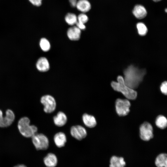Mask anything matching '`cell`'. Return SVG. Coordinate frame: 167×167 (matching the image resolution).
<instances>
[{
	"label": "cell",
	"mask_w": 167,
	"mask_h": 167,
	"mask_svg": "<svg viewBox=\"0 0 167 167\" xmlns=\"http://www.w3.org/2000/svg\"><path fill=\"white\" fill-rule=\"evenodd\" d=\"M146 72L144 69H140L133 65H131L124 71V82L130 88L135 89L142 82Z\"/></svg>",
	"instance_id": "1"
},
{
	"label": "cell",
	"mask_w": 167,
	"mask_h": 167,
	"mask_svg": "<svg viewBox=\"0 0 167 167\" xmlns=\"http://www.w3.org/2000/svg\"><path fill=\"white\" fill-rule=\"evenodd\" d=\"M117 81V82L113 81L111 83V86L114 90L121 92L128 99L134 100L136 98V92L126 85L122 76H118Z\"/></svg>",
	"instance_id": "2"
},
{
	"label": "cell",
	"mask_w": 167,
	"mask_h": 167,
	"mask_svg": "<svg viewBox=\"0 0 167 167\" xmlns=\"http://www.w3.org/2000/svg\"><path fill=\"white\" fill-rule=\"evenodd\" d=\"M30 120L27 117L20 118L18 121V127L20 133L24 137H32L36 133L37 127L34 125H30Z\"/></svg>",
	"instance_id": "3"
},
{
	"label": "cell",
	"mask_w": 167,
	"mask_h": 167,
	"mask_svg": "<svg viewBox=\"0 0 167 167\" xmlns=\"http://www.w3.org/2000/svg\"><path fill=\"white\" fill-rule=\"evenodd\" d=\"M32 142L37 150H45L49 145L48 138L43 134L36 133L32 137Z\"/></svg>",
	"instance_id": "4"
},
{
	"label": "cell",
	"mask_w": 167,
	"mask_h": 167,
	"mask_svg": "<svg viewBox=\"0 0 167 167\" xmlns=\"http://www.w3.org/2000/svg\"><path fill=\"white\" fill-rule=\"evenodd\" d=\"M41 102L44 105V110L47 113L53 112L56 108V102L54 98L49 95L43 96L41 98Z\"/></svg>",
	"instance_id": "5"
},
{
	"label": "cell",
	"mask_w": 167,
	"mask_h": 167,
	"mask_svg": "<svg viewBox=\"0 0 167 167\" xmlns=\"http://www.w3.org/2000/svg\"><path fill=\"white\" fill-rule=\"evenodd\" d=\"M131 103L127 99H117L115 102L116 112L119 116H125L130 112Z\"/></svg>",
	"instance_id": "6"
},
{
	"label": "cell",
	"mask_w": 167,
	"mask_h": 167,
	"mask_svg": "<svg viewBox=\"0 0 167 167\" xmlns=\"http://www.w3.org/2000/svg\"><path fill=\"white\" fill-rule=\"evenodd\" d=\"M140 137L144 141H148L153 137V128L151 125L147 122L142 124L140 127Z\"/></svg>",
	"instance_id": "7"
},
{
	"label": "cell",
	"mask_w": 167,
	"mask_h": 167,
	"mask_svg": "<svg viewBox=\"0 0 167 167\" xmlns=\"http://www.w3.org/2000/svg\"><path fill=\"white\" fill-rule=\"evenodd\" d=\"M70 133L73 137L79 140L84 138L87 135L85 129L79 125L72 126L71 129Z\"/></svg>",
	"instance_id": "8"
},
{
	"label": "cell",
	"mask_w": 167,
	"mask_h": 167,
	"mask_svg": "<svg viewBox=\"0 0 167 167\" xmlns=\"http://www.w3.org/2000/svg\"><path fill=\"white\" fill-rule=\"evenodd\" d=\"M15 115L13 112L10 109L6 112V115L0 118V127H5L11 125L14 121Z\"/></svg>",
	"instance_id": "9"
},
{
	"label": "cell",
	"mask_w": 167,
	"mask_h": 167,
	"mask_svg": "<svg viewBox=\"0 0 167 167\" xmlns=\"http://www.w3.org/2000/svg\"><path fill=\"white\" fill-rule=\"evenodd\" d=\"M36 65L37 69L41 72L48 71L50 67L49 60L44 57H41L37 60Z\"/></svg>",
	"instance_id": "10"
},
{
	"label": "cell",
	"mask_w": 167,
	"mask_h": 167,
	"mask_svg": "<svg viewBox=\"0 0 167 167\" xmlns=\"http://www.w3.org/2000/svg\"><path fill=\"white\" fill-rule=\"evenodd\" d=\"M67 35L70 40L73 41H78L81 37V30L76 26H72L67 30Z\"/></svg>",
	"instance_id": "11"
},
{
	"label": "cell",
	"mask_w": 167,
	"mask_h": 167,
	"mask_svg": "<svg viewBox=\"0 0 167 167\" xmlns=\"http://www.w3.org/2000/svg\"><path fill=\"white\" fill-rule=\"evenodd\" d=\"M44 162L47 167H55L58 163L56 156L54 153H49L44 158Z\"/></svg>",
	"instance_id": "12"
},
{
	"label": "cell",
	"mask_w": 167,
	"mask_h": 167,
	"mask_svg": "<svg viewBox=\"0 0 167 167\" xmlns=\"http://www.w3.org/2000/svg\"><path fill=\"white\" fill-rule=\"evenodd\" d=\"M55 124L58 126L64 125L67 121V118L65 114L62 111L59 112L53 118Z\"/></svg>",
	"instance_id": "13"
},
{
	"label": "cell",
	"mask_w": 167,
	"mask_h": 167,
	"mask_svg": "<svg viewBox=\"0 0 167 167\" xmlns=\"http://www.w3.org/2000/svg\"><path fill=\"white\" fill-rule=\"evenodd\" d=\"M54 139L55 145L58 148L64 146L66 142V138L65 134L61 132L55 134Z\"/></svg>",
	"instance_id": "14"
},
{
	"label": "cell",
	"mask_w": 167,
	"mask_h": 167,
	"mask_svg": "<svg viewBox=\"0 0 167 167\" xmlns=\"http://www.w3.org/2000/svg\"><path fill=\"white\" fill-rule=\"evenodd\" d=\"M133 13L136 18L141 19L146 17L147 11L144 6L141 5H137L135 6Z\"/></svg>",
	"instance_id": "15"
},
{
	"label": "cell",
	"mask_w": 167,
	"mask_h": 167,
	"mask_svg": "<svg viewBox=\"0 0 167 167\" xmlns=\"http://www.w3.org/2000/svg\"><path fill=\"white\" fill-rule=\"evenodd\" d=\"M75 7L80 11L84 13L90 10L91 5L88 0H79L77 1Z\"/></svg>",
	"instance_id": "16"
},
{
	"label": "cell",
	"mask_w": 167,
	"mask_h": 167,
	"mask_svg": "<svg viewBox=\"0 0 167 167\" xmlns=\"http://www.w3.org/2000/svg\"><path fill=\"white\" fill-rule=\"evenodd\" d=\"M82 120L84 125L89 128H93L96 125L95 118L92 115L84 113L82 116Z\"/></svg>",
	"instance_id": "17"
},
{
	"label": "cell",
	"mask_w": 167,
	"mask_h": 167,
	"mask_svg": "<svg viewBox=\"0 0 167 167\" xmlns=\"http://www.w3.org/2000/svg\"><path fill=\"white\" fill-rule=\"evenodd\" d=\"M126 162L122 157L113 156L110 160L109 167H124Z\"/></svg>",
	"instance_id": "18"
},
{
	"label": "cell",
	"mask_w": 167,
	"mask_h": 167,
	"mask_svg": "<svg viewBox=\"0 0 167 167\" xmlns=\"http://www.w3.org/2000/svg\"><path fill=\"white\" fill-rule=\"evenodd\" d=\"M157 167H167V155L166 153H161L157 156L155 161Z\"/></svg>",
	"instance_id": "19"
},
{
	"label": "cell",
	"mask_w": 167,
	"mask_h": 167,
	"mask_svg": "<svg viewBox=\"0 0 167 167\" xmlns=\"http://www.w3.org/2000/svg\"><path fill=\"white\" fill-rule=\"evenodd\" d=\"M39 46L41 49L44 52L49 51L51 47V44L49 40L44 37L40 40Z\"/></svg>",
	"instance_id": "20"
},
{
	"label": "cell",
	"mask_w": 167,
	"mask_h": 167,
	"mask_svg": "<svg viewBox=\"0 0 167 167\" xmlns=\"http://www.w3.org/2000/svg\"><path fill=\"white\" fill-rule=\"evenodd\" d=\"M66 22L69 25L73 26L77 22V17L74 13H68L65 18Z\"/></svg>",
	"instance_id": "21"
},
{
	"label": "cell",
	"mask_w": 167,
	"mask_h": 167,
	"mask_svg": "<svg viewBox=\"0 0 167 167\" xmlns=\"http://www.w3.org/2000/svg\"><path fill=\"white\" fill-rule=\"evenodd\" d=\"M156 126L161 129H165L167 126V120L166 118L163 115H159L156 120Z\"/></svg>",
	"instance_id": "22"
},
{
	"label": "cell",
	"mask_w": 167,
	"mask_h": 167,
	"mask_svg": "<svg viewBox=\"0 0 167 167\" xmlns=\"http://www.w3.org/2000/svg\"><path fill=\"white\" fill-rule=\"evenodd\" d=\"M137 28L139 34L144 36L146 34L148 29L145 25L142 23H139L137 24Z\"/></svg>",
	"instance_id": "23"
},
{
	"label": "cell",
	"mask_w": 167,
	"mask_h": 167,
	"mask_svg": "<svg viewBox=\"0 0 167 167\" xmlns=\"http://www.w3.org/2000/svg\"><path fill=\"white\" fill-rule=\"evenodd\" d=\"M88 16L83 13L79 14L77 17V21L84 24L88 22Z\"/></svg>",
	"instance_id": "24"
},
{
	"label": "cell",
	"mask_w": 167,
	"mask_h": 167,
	"mask_svg": "<svg viewBox=\"0 0 167 167\" xmlns=\"http://www.w3.org/2000/svg\"><path fill=\"white\" fill-rule=\"evenodd\" d=\"M161 90L164 94L166 95L167 94V83L166 81L164 82L161 86Z\"/></svg>",
	"instance_id": "25"
},
{
	"label": "cell",
	"mask_w": 167,
	"mask_h": 167,
	"mask_svg": "<svg viewBox=\"0 0 167 167\" xmlns=\"http://www.w3.org/2000/svg\"><path fill=\"white\" fill-rule=\"evenodd\" d=\"M42 0H29V2L33 5L39 6L41 4Z\"/></svg>",
	"instance_id": "26"
},
{
	"label": "cell",
	"mask_w": 167,
	"mask_h": 167,
	"mask_svg": "<svg viewBox=\"0 0 167 167\" xmlns=\"http://www.w3.org/2000/svg\"><path fill=\"white\" fill-rule=\"evenodd\" d=\"M75 24L76 26L81 31L84 30L86 29V26L84 24L77 21Z\"/></svg>",
	"instance_id": "27"
},
{
	"label": "cell",
	"mask_w": 167,
	"mask_h": 167,
	"mask_svg": "<svg viewBox=\"0 0 167 167\" xmlns=\"http://www.w3.org/2000/svg\"><path fill=\"white\" fill-rule=\"evenodd\" d=\"M71 6L73 7H75L77 0H69Z\"/></svg>",
	"instance_id": "28"
},
{
	"label": "cell",
	"mask_w": 167,
	"mask_h": 167,
	"mask_svg": "<svg viewBox=\"0 0 167 167\" xmlns=\"http://www.w3.org/2000/svg\"><path fill=\"white\" fill-rule=\"evenodd\" d=\"M14 167H27L25 165L23 164L18 165L15 166Z\"/></svg>",
	"instance_id": "29"
},
{
	"label": "cell",
	"mask_w": 167,
	"mask_h": 167,
	"mask_svg": "<svg viewBox=\"0 0 167 167\" xmlns=\"http://www.w3.org/2000/svg\"><path fill=\"white\" fill-rule=\"evenodd\" d=\"M3 116V113L2 111L0 109V118Z\"/></svg>",
	"instance_id": "30"
},
{
	"label": "cell",
	"mask_w": 167,
	"mask_h": 167,
	"mask_svg": "<svg viewBox=\"0 0 167 167\" xmlns=\"http://www.w3.org/2000/svg\"><path fill=\"white\" fill-rule=\"evenodd\" d=\"M154 2H158L160 1L161 0H153Z\"/></svg>",
	"instance_id": "31"
},
{
	"label": "cell",
	"mask_w": 167,
	"mask_h": 167,
	"mask_svg": "<svg viewBox=\"0 0 167 167\" xmlns=\"http://www.w3.org/2000/svg\"><path fill=\"white\" fill-rule=\"evenodd\" d=\"M165 11L166 12H167V9H165Z\"/></svg>",
	"instance_id": "32"
}]
</instances>
